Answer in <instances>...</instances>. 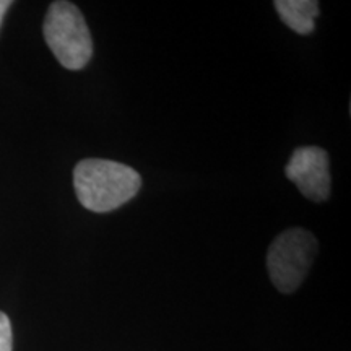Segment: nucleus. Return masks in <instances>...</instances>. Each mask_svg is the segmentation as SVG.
I'll list each match as a JSON object with an SVG mask.
<instances>
[{
    "instance_id": "7ed1b4c3",
    "label": "nucleus",
    "mask_w": 351,
    "mask_h": 351,
    "mask_svg": "<svg viewBox=\"0 0 351 351\" xmlns=\"http://www.w3.org/2000/svg\"><path fill=\"white\" fill-rule=\"evenodd\" d=\"M317 256V239L302 228H289L275 238L267 254L271 283L280 293H295Z\"/></svg>"
},
{
    "instance_id": "f03ea898",
    "label": "nucleus",
    "mask_w": 351,
    "mask_h": 351,
    "mask_svg": "<svg viewBox=\"0 0 351 351\" xmlns=\"http://www.w3.org/2000/svg\"><path fill=\"white\" fill-rule=\"evenodd\" d=\"M44 39L59 60L69 70H80L93 56V39L77 5L57 0L52 2L44 20Z\"/></svg>"
},
{
    "instance_id": "f257e3e1",
    "label": "nucleus",
    "mask_w": 351,
    "mask_h": 351,
    "mask_svg": "<svg viewBox=\"0 0 351 351\" xmlns=\"http://www.w3.org/2000/svg\"><path fill=\"white\" fill-rule=\"evenodd\" d=\"M73 186L83 207L95 213H108L138 194L142 178L124 163L90 158L73 169Z\"/></svg>"
},
{
    "instance_id": "20e7f679",
    "label": "nucleus",
    "mask_w": 351,
    "mask_h": 351,
    "mask_svg": "<svg viewBox=\"0 0 351 351\" xmlns=\"http://www.w3.org/2000/svg\"><path fill=\"white\" fill-rule=\"evenodd\" d=\"M285 174L306 199L326 202L330 195V160L320 147H300L289 158Z\"/></svg>"
},
{
    "instance_id": "39448f33",
    "label": "nucleus",
    "mask_w": 351,
    "mask_h": 351,
    "mask_svg": "<svg viewBox=\"0 0 351 351\" xmlns=\"http://www.w3.org/2000/svg\"><path fill=\"white\" fill-rule=\"evenodd\" d=\"M276 13L288 28L298 34H311L315 28V19L320 8L315 0H276Z\"/></svg>"
},
{
    "instance_id": "0eeeda50",
    "label": "nucleus",
    "mask_w": 351,
    "mask_h": 351,
    "mask_svg": "<svg viewBox=\"0 0 351 351\" xmlns=\"http://www.w3.org/2000/svg\"><path fill=\"white\" fill-rule=\"evenodd\" d=\"M10 7H12L10 0H0V25H2L3 16H5V13Z\"/></svg>"
},
{
    "instance_id": "423d86ee",
    "label": "nucleus",
    "mask_w": 351,
    "mask_h": 351,
    "mask_svg": "<svg viewBox=\"0 0 351 351\" xmlns=\"http://www.w3.org/2000/svg\"><path fill=\"white\" fill-rule=\"evenodd\" d=\"M13 335H12V324L7 314L0 311V351H12Z\"/></svg>"
}]
</instances>
